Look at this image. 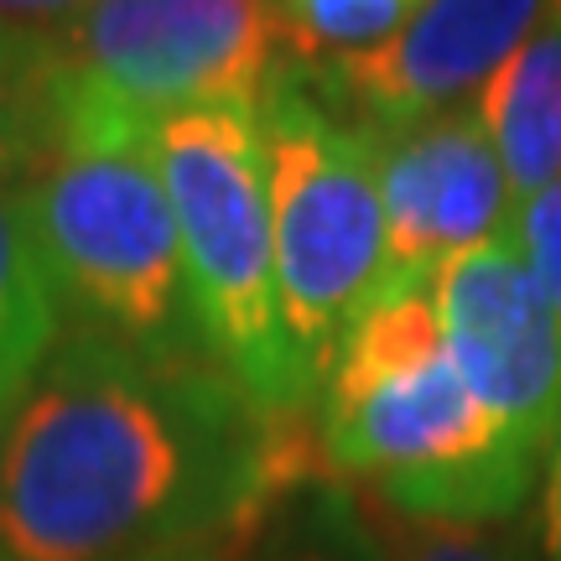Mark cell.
<instances>
[{
  "mask_svg": "<svg viewBox=\"0 0 561 561\" xmlns=\"http://www.w3.org/2000/svg\"><path fill=\"white\" fill-rule=\"evenodd\" d=\"M318 411H265L198 343L68 333L0 421V561H146L261 541L328 483Z\"/></svg>",
  "mask_w": 561,
  "mask_h": 561,
  "instance_id": "obj_1",
  "label": "cell"
},
{
  "mask_svg": "<svg viewBox=\"0 0 561 561\" xmlns=\"http://www.w3.org/2000/svg\"><path fill=\"white\" fill-rule=\"evenodd\" d=\"M318 437L333 479L411 520L500 525L536 483V453L458 375L432 291L359 312L322 385Z\"/></svg>",
  "mask_w": 561,
  "mask_h": 561,
  "instance_id": "obj_2",
  "label": "cell"
},
{
  "mask_svg": "<svg viewBox=\"0 0 561 561\" xmlns=\"http://www.w3.org/2000/svg\"><path fill=\"white\" fill-rule=\"evenodd\" d=\"M261 146L280 328L301 401L318 405L380 276V140L343 121L291 62L261 94Z\"/></svg>",
  "mask_w": 561,
  "mask_h": 561,
  "instance_id": "obj_3",
  "label": "cell"
},
{
  "mask_svg": "<svg viewBox=\"0 0 561 561\" xmlns=\"http://www.w3.org/2000/svg\"><path fill=\"white\" fill-rule=\"evenodd\" d=\"M151 157L178 219L193 339L265 411L301 401L271 255L261 104H193L151 121Z\"/></svg>",
  "mask_w": 561,
  "mask_h": 561,
  "instance_id": "obj_4",
  "label": "cell"
},
{
  "mask_svg": "<svg viewBox=\"0 0 561 561\" xmlns=\"http://www.w3.org/2000/svg\"><path fill=\"white\" fill-rule=\"evenodd\" d=\"M47 37L53 151L146 140L157 115L261 104L291 37L276 0H94Z\"/></svg>",
  "mask_w": 561,
  "mask_h": 561,
  "instance_id": "obj_5",
  "label": "cell"
},
{
  "mask_svg": "<svg viewBox=\"0 0 561 561\" xmlns=\"http://www.w3.org/2000/svg\"><path fill=\"white\" fill-rule=\"evenodd\" d=\"M16 193L58 318L146 354L198 343L151 130L115 146H58Z\"/></svg>",
  "mask_w": 561,
  "mask_h": 561,
  "instance_id": "obj_6",
  "label": "cell"
},
{
  "mask_svg": "<svg viewBox=\"0 0 561 561\" xmlns=\"http://www.w3.org/2000/svg\"><path fill=\"white\" fill-rule=\"evenodd\" d=\"M432 301L468 390L510 426L525 453H551L561 437V328L510 229L442 265Z\"/></svg>",
  "mask_w": 561,
  "mask_h": 561,
  "instance_id": "obj_7",
  "label": "cell"
},
{
  "mask_svg": "<svg viewBox=\"0 0 561 561\" xmlns=\"http://www.w3.org/2000/svg\"><path fill=\"white\" fill-rule=\"evenodd\" d=\"M546 16V0H421L385 42L307 68L318 94L375 140L458 110Z\"/></svg>",
  "mask_w": 561,
  "mask_h": 561,
  "instance_id": "obj_8",
  "label": "cell"
},
{
  "mask_svg": "<svg viewBox=\"0 0 561 561\" xmlns=\"http://www.w3.org/2000/svg\"><path fill=\"white\" fill-rule=\"evenodd\" d=\"M380 208L385 250L369 301L432 291L442 265L510 229V182L473 100L380 140Z\"/></svg>",
  "mask_w": 561,
  "mask_h": 561,
  "instance_id": "obj_9",
  "label": "cell"
},
{
  "mask_svg": "<svg viewBox=\"0 0 561 561\" xmlns=\"http://www.w3.org/2000/svg\"><path fill=\"white\" fill-rule=\"evenodd\" d=\"M483 136L510 182V203H525L561 178V26L541 21L473 94Z\"/></svg>",
  "mask_w": 561,
  "mask_h": 561,
  "instance_id": "obj_10",
  "label": "cell"
},
{
  "mask_svg": "<svg viewBox=\"0 0 561 561\" xmlns=\"http://www.w3.org/2000/svg\"><path fill=\"white\" fill-rule=\"evenodd\" d=\"M62 318L16 187H0V421L32 390L47 354L58 348Z\"/></svg>",
  "mask_w": 561,
  "mask_h": 561,
  "instance_id": "obj_11",
  "label": "cell"
},
{
  "mask_svg": "<svg viewBox=\"0 0 561 561\" xmlns=\"http://www.w3.org/2000/svg\"><path fill=\"white\" fill-rule=\"evenodd\" d=\"M53 157V58L42 32L0 26V187Z\"/></svg>",
  "mask_w": 561,
  "mask_h": 561,
  "instance_id": "obj_12",
  "label": "cell"
},
{
  "mask_svg": "<svg viewBox=\"0 0 561 561\" xmlns=\"http://www.w3.org/2000/svg\"><path fill=\"white\" fill-rule=\"evenodd\" d=\"M348 510H354V525H359V541L369 561H530L520 536H510L500 525L411 520V515L369 500L359 489H348Z\"/></svg>",
  "mask_w": 561,
  "mask_h": 561,
  "instance_id": "obj_13",
  "label": "cell"
},
{
  "mask_svg": "<svg viewBox=\"0 0 561 561\" xmlns=\"http://www.w3.org/2000/svg\"><path fill=\"white\" fill-rule=\"evenodd\" d=\"M421 0H276L301 68L385 42Z\"/></svg>",
  "mask_w": 561,
  "mask_h": 561,
  "instance_id": "obj_14",
  "label": "cell"
},
{
  "mask_svg": "<svg viewBox=\"0 0 561 561\" xmlns=\"http://www.w3.org/2000/svg\"><path fill=\"white\" fill-rule=\"evenodd\" d=\"M250 561H369L359 530H354L348 489L339 479H328L297 494L261 536Z\"/></svg>",
  "mask_w": 561,
  "mask_h": 561,
  "instance_id": "obj_15",
  "label": "cell"
},
{
  "mask_svg": "<svg viewBox=\"0 0 561 561\" xmlns=\"http://www.w3.org/2000/svg\"><path fill=\"white\" fill-rule=\"evenodd\" d=\"M510 240H515L525 271H530L536 291L546 297V307H551V318L561 328V178L541 193H530L525 203H515Z\"/></svg>",
  "mask_w": 561,
  "mask_h": 561,
  "instance_id": "obj_16",
  "label": "cell"
},
{
  "mask_svg": "<svg viewBox=\"0 0 561 561\" xmlns=\"http://www.w3.org/2000/svg\"><path fill=\"white\" fill-rule=\"evenodd\" d=\"M94 0H0V26H21V32H53L62 21L83 16Z\"/></svg>",
  "mask_w": 561,
  "mask_h": 561,
  "instance_id": "obj_17",
  "label": "cell"
},
{
  "mask_svg": "<svg viewBox=\"0 0 561 561\" xmlns=\"http://www.w3.org/2000/svg\"><path fill=\"white\" fill-rule=\"evenodd\" d=\"M541 551L546 561H561V437L546 458V489H541Z\"/></svg>",
  "mask_w": 561,
  "mask_h": 561,
  "instance_id": "obj_18",
  "label": "cell"
},
{
  "mask_svg": "<svg viewBox=\"0 0 561 561\" xmlns=\"http://www.w3.org/2000/svg\"><path fill=\"white\" fill-rule=\"evenodd\" d=\"M261 541H208V546H182L167 557H146V561H250Z\"/></svg>",
  "mask_w": 561,
  "mask_h": 561,
  "instance_id": "obj_19",
  "label": "cell"
},
{
  "mask_svg": "<svg viewBox=\"0 0 561 561\" xmlns=\"http://www.w3.org/2000/svg\"><path fill=\"white\" fill-rule=\"evenodd\" d=\"M546 16H551V21L561 26V0H546Z\"/></svg>",
  "mask_w": 561,
  "mask_h": 561,
  "instance_id": "obj_20",
  "label": "cell"
}]
</instances>
